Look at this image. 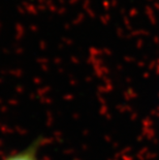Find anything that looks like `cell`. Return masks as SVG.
<instances>
[{
    "label": "cell",
    "mask_w": 159,
    "mask_h": 160,
    "mask_svg": "<svg viewBox=\"0 0 159 160\" xmlns=\"http://www.w3.org/2000/svg\"><path fill=\"white\" fill-rule=\"evenodd\" d=\"M38 147L39 141H36L23 151H20L12 156H8L7 158L3 160H38V155H37Z\"/></svg>",
    "instance_id": "6da1fadb"
}]
</instances>
